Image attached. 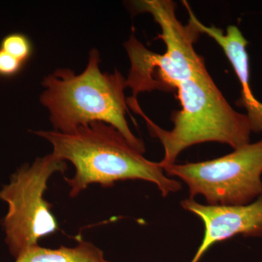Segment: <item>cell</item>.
Listing matches in <instances>:
<instances>
[{
    "label": "cell",
    "mask_w": 262,
    "mask_h": 262,
    "mask_svg": "<svg viewBox=\"0 0 262 262\" xmlns=\"http://www.w3.org/2000/svg\"><path fill=\"white\" fill-rule=\"evenodd\" d=\"M34 134L49 141L53 154L75 167V176L65 179L72 198L91 184L108 187L125 180L152 183L163 196L182 189L180 182L169 178L160 163L146 159L108 124L92 122L72 134L56 130H38Z\"/></svg>",
    "instance_id": "6da1fadb"
},
{
    "label": "cell",
    "mask_w": 262,
    "mask_h": 262,
    "mask_svg": "<svg viewBox=\"0 0 262 262\" xmlns=\"http://www.w3.org/2000/svg\"><path fill=\"white\" fill-rule=\"evenodd\" d=\"M246 115L249 120L251 130L255 133H262V102L258 101L256 106L245 107Z\"/></svg>",
    "instance_id": "7c38bea8"
},
{
    "label": "cell",
    "mask_w": 262,
    "mask_h": 262,
    "mask_svg": "<svg viewBox=\"0 0 262 262\" xmlns=\"http://www.w3.org/2000/svg\"><path fill=\"white\" fill-rule=\"evenodd\" d=\"M164 171L187 184L189 198L202 195L213 206L249 204L262 195V139L221 158L175 163Z\"/></svg>",
    "instance_id": "5b68a950"
},
{
    "label": "cell",
    "mask_w": 262,
    "mask_h": 262,
    "mask_svg": "<svg viewBox=\"0 0 262 262\" xmlns=\"http://www.w3.org/2000/svg\"><path fill=\"white\" fill-rule=\"evenodd\" d=\"M138 13H148L160 26L158 38L166 46L163 54L157 53L160 80L164 90L177 89L183 81L206 73L204 60L196 53L194 44L199 33L190 24L183 25L170 0H140L132 3Z\"/></svg>",
    "instance_id": "8992f818"
},
{
    "label": "cell",
    "mask_w": 262,
    "mask_h": 262,
    "mask_svg": "<svg viewBox=\"0 0 262 262\" xmlns=\"http://www.w3.org/2000/svg\"><path fill=\"white\" fill-rule=\"evenodd\" d=\"M181 110L172 117L171 130L162 128L141 110L137 99L127 106L144 119L150 134L163 146V168L175 164L184 150L206 142H218L237 149L250 143L251 125L246 114L231 106L209 73L193 77L177 85Z\"/></svg>",
    "instance_id": "3957f363"
},
{
    "label": "cell",
    "mask_w": 262,
    "mask_h": 262,
    "mask_svg": "<svg viewBox=\"0 0 262 262\" xmlns=\"http://www.w3.org/2000/svg\"><path fill=\"white\" fill-rule=\"evenodd\" d=\"M183 5L189 13V23L199 34H205L212 38L222 48L227 59L237 75L242 91L238 104L243 107L257 104L258 100L255 97L250 86L249 57L246 40L244 34L236 26H229L226 32L217 27H208L202 23L193 13L187 1Z\"/></svg>",
    "instance_id": "ba28073f"
},
{
    "label": "cell",
    "mask_w": 262,
    "mask_h": 262,
    "mask_svg": "<svg viewBox=\"0 0 262 262\" xmlns=\"http://www.w3.org/2000/svg\"><path fill=\"white\" fill-rule=\"evenodd\" d=\"M15 262H110L100 248L86 241H80L75 247L65 246L51 249L39 245L24 251Z\"/></svg>",
    "instance_id": "9c48e42d"
},
{
    "label": "cell",
    "mask_w": 262,
    "mask_h": 262,
    "mask_svg": "<svg viewBox=\"0 0 262 262\" xmlns=\"http://www.w3.org/2000/svg\"><path fill=\"white\" fill-rule=\"evenodd\" d=\"M181 206L199 217L204 225L203 241L190 262H199L213 245L238 234L262 237V195L243 206L203 205L192 198L184 200Z\"/></svg>",
    "instance_id": "52a82bcc"
},
{
    "label": "cell",
    "mask_w": 262,
    "mask_h": 262,
    "mask_svg": "<svg viewBox=\"0 0 262 262\" xmlns=\"http://www.w3.org/2000/svg\"><path fill=\"white\" fill-rule=\"evenodd\" d=\"M67 170V162L52 152L20 167L0 189V200L8 205L3 223L5 242L15 258L58 230L53 206L43 196L52 175Z\"/></svg>",
    "instance_id": "277c9868"
},
{
    "label": "cell",
    "mask_w": 262,
    "mask_h": 262,
    "mask_svg": "<svg viewBox=\"0 0 262 262\" xmlns=\"http://www.w3.org/2000/svg\"><path fill=\"white\" fill-rule=\"evenodd\" d=\"M0 49L24 63L30 60L34 53L32 40L28 36L21 32L10 33L5 36L0 42Z\"/></svg>",
    "instance_id": "30bf717a"
},
{
    "label": "cell",
    "mask_w": 262,
    "mask_h": 262,
    "mask_svg": "<svg viewBox=\"0 0 262 262\" xmlns=\"http://www.w3.org/2000/svg\"><path fill=\"white\" fill-rule=\"evenodd\" d=\"M99 51L91 49L83 72L57 69L43 79L39 101L49 113L54 130L72 134L92 122L108 124L119 130L131 146L144 154L145 145L132 132L126 120V79L115 69H100Z\"/></svg>",
    "instance_id": "7a4b0ae2"
},
{
    "label": "cell",
    "mask_w": 262,
    "mask_h": 262,
    "mask_svg": "<svg viewBox=\"0 0 262 262\" xmlns=\"http://www.w3.org/2000/svg\"><path fill=\"white\" fill-rule=\"evenodd\" d=\"M24 65L25 63L23 62L0 49V77L12 78L15 77L23 70Z\"/></svg>",
    "instance_id": "8fae6325"
}]
</instances>
